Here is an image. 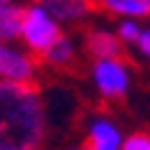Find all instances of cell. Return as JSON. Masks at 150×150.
<instances>
[{"label": "cell", "mask_w": 150, "mask_h": 150, "mask_svg": "<svg viewBox=\"0 0 150 150\" xmlns=\"http://www.w3.org/2000/svg\"><path fill=\"white\" fill-rule=\"evenodd\" d=\"M10 3H16V0H0V5H10Z\"/></svg>", "instance_id": "cell-14"}, {"label": "cell", "mask_w": 150, "mask_h": 150, "mask_svg": "<svg viewBox=\"0 0 150 150\" xmlns=\"http://www.w3.org/2000/svg\"><path fill=\"white\" fill-rule=\"evenodd\" d=\"M135 46L140 48V54L150 59V31H140V36L135 38Z\"/></svg>", "instance_id": "cell-13"}, {"label": "cell", "mask_w": 150, "mask_h": 150, "mask_svg": "<svg viewBox=\"0 0 150 150\" xmlns=\"http://www.w3.org/2000/svg\"><path fill=\"white\" fill-rule=\"evenodd\" d=\"M87 51L97 61H120L125 54V46L110 31H92L87 33Z\"/></svg>", "instance_id": "cell-7"}, {"label": "cell", "mask_w": 150, "mask_h": 150, "mask_svg": "<svg viewBox=\"0 0 150 150\" xmlns=\"http://www.w3.org/2000/svg\"><path fill=\"white\" fill-rule=\"evenodd\" d=\"M21 23H23V8L18 5H0V43L21 36Z\"/></svg>", "instance_id": "cell-9"}, {"label": "cell", "mask_w": 150, "mask_h": 150, "mask_svg": "<svg viewBox=\"0 0 150 150\" xmlns=\"http://www.w3.org/2000/svg\"><path fill=\"white\" fill-rule=\"evenodd\" d=\"M120 150H150V135H148V132H135V135H130V137L120 145Z\"/></svg>", "instance_id": "cell-11"}, {"label": "cell", "mask_w": 150, "mask_h": 150, "mask_svg": "<svg viewBox=\"0 0 150 150\" xmlns=\"http://www.w3.org/2000/svg\"><path fill=\"white\" fill-rule=\"evenodd\" d=\"M99 5L112 16H125L130 21L150 16V0H99Z\"/></svg>", "instance_id": "cell-8"}, {"label": "cell", "mask_w": 150, "mask_h": 150, "mask_svg": "<svg viewBox=\"0 0 150 150\" xmlns=\"http://www.w3.org/2000/svg\"><path fill=\"white\" fill-rule=\"evenodd\" d=\"M94 84L104 99H120L130 89V74L122 61H97L94 64Z\"/></svg>", "instance_id": "cell-3"}, {"label": "cell", "mask_w": 150, "mask_h": 150, "mask_svg": "<svg viewBox=\"0 0 150 150\" xmlns=\"http://www.w3.org/2000/svg\"><path fill=\"white\" fill-rule=\"evenodd\" d=\"M140 36V25L135 23V21H125V23H120V31H117V38L125 43V41H135Z\"/></svg>", "instance_id": "cell-12"}, {"label": "cell", "mask_w": 150, "mask_h": 150, "mask_svg": "<svg viewBox=\"0 0 150 150\" xmlns=\"http://www.w3.org/2000/svg\"><path fill=\"white\" fill-rule=\"evenodd\" d=\"M41 8L54 18L56 23H69V21H81L94 10L92 0H41Z\"/></svg>", "instance_id": "cell-5"}, {"label": "cell", "mask_w": 150, "mask_h": 150, "mask_svg": "<svg viewBox=\"0 0 150 150\" xmlns=\"http://www.w3.org/2000/svg\"><path fill=\"white\" fill-rule=\"evenodd\" d=\"M122 145V137H120V130L115 122L110 120L97 117L89 122V132H87V150H120Z\"/></svg>", "instance_id": "cell-6"}, {"label": "cell", "mask_w": 150, "mask_h": 150, "mask_svg": "<svg viewBox=\"0 0 150 150\" xmlns=\"http://www.w3.org/2000/svg\"><path fill=\"white\" fill-rule=\"evenodd\" d=\"M43 59H46L48 64H54V66H69V64L74 61V43L61 36V38L43 54Z\"/></svg>", "instance_id": "cell-10"}, {"label": "cell", "mask_w": 150, "mask_h": 150, "mask_svg": "<svg viewBox=\"0 0 150 150\" xmlns=\"http://www.w3.org/2000/svg\"><path fill=\"white\" fill-rule=\"evenodd\" d=\"M69 150H87V148H69Z\"/></svg>", "instance_id": "cell-15"}, {"label": "cell", "mask_w": 150, "mask_h": 150, "mask_svg": "<svg viewBox=\"0 0 150 150\" xmlns=\"http://www.w3.org/2000/svg\"><path fill=\"white\" fill-rule=\"evenodd\" d=\"M36 59H31L23 51H16L0 43V81L10 84H33L36 76Z\"/></svg>", "instance_id": "cell-4"}, {"label": "cell", "mask_w": 150, "mask_h": 150, "mask_svg": "<svg viewBox=\"0 0 150 150\" xmlns=\"http://www.w3.org/2000/svg\"><path fill=\"white\" fill-rule=\"evenodd\" d=\"M64 33L59 28L54 18L48 16L41 5H31L23 8V23H21V38L25 41V46L36 51V54H46Z\"/></svg>", "instance_id": "cell-2"}, {"label": "cell", "mask_w": 150, "mask_h": 150, "mask_svg": "<svg viewBox=\"0 0 150 150\" xmlns=\"http://www.w3.org/2000/svg\"><path fill=\"white\" fill-rule=\"evenodd\" d=\"M46 130V107L38 89L0 81V150H38Z\"/></svg>", "instance_id": "cell-1"}]
</instances>
